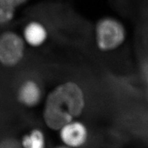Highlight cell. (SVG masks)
<instances>
[{"instance_id": "6da1fadb", "label": "cell", "mask_w": 148, "mask_h": 148, "mask_svg": "<svg viewBox=\"0 0 148 148\" xmlns=\"http://www.w3.org/2000/svg\"><path fill=\"white\" fill-rule=\"evenodd\" d=\"M85 107L82 88L73 82L61 83L50 91L45 100L43 116L49 129L59 131L82 114Z\"/></svg>"}, {"instance_id": "7a4b0ae2", "label": "cell", "mask_w": 148, "mask_h": 148, "mask_svg": "<svg viewBox=\"0 0 148 148\" xmlns=\"http://www.w3.org/2000/svg\"><path fill=\"white\" fill-rule=\"evenodd\" d=\"M94 37L98 49L103 53H109L123 45L127 38V30L117 18L106 16L96 22Z\"/></svg>"}, {"instance_id": "3957f363", "label": "cell", "mask_w": 148, "mask_h": 148, "mask_svg": "<svg viewBox=\"0 0 148 148\" xmlns=\"http://www.w3.org/2000/svg\"><path fill=\"white\" fill-rule=\"evenodd\" d=\"M26 43L22 35L6 30L0 36V62L8 68L17 66L25 55Z\"/></svg>"}, {"instance_id": "277c9868", "label": "cell", "mask_w": 148, "mask_h": 148, "mask_svg": "<svg viewBox=\"0 0 148 148\" xmlns=\"http://www.w3.org/2000/svg\"><path fill=\"white\" fill-rule=\"evenodd\" d=\"M58 132L62 144L71 148H80L85 146L89 138L86 125L77 119L65 125Z\"/></svg>"}, {"instance_id": "5b68a950", "label": "cell", "mask_w": 148, "mask_h": 148, "mask_svg": "<svg viewBox=\"0 0 148 148\" xmlns=\"http://www.w3.org/2000/svg\"><path fill=\"white\" fill-rule=\"evenodd\" d=\"M43 92L39 83L34 79L23 82L17 91V100L22 106L32 108L38 105L42 99Z\"/></svg>"}, {"instance_id": "8992f818", "label": "cell", "mask_w": 148, "mask_h": 148, "mask_svg": "<svg viewBox=\"0 0 148 148\" xmlns=\"http://www.w3.org/2000/svg\"><path fill=\"white\" fill-rule=\"evenodd\" d=\"M22 36L27 46L37 48L44 45L49 36L48 29L40 21L33 20L26 24Z\"/></svg>"}, {"instance_id": "52a82bcc", "label": "cell", "mask_w": 148, "mask_h": 148, "mask_svg": "<svg viewBox=\"0 0 148 148\" xmlns=\"http://www.w3.org/2000/svg\"><path fill=\"white\" fill-rule=\"evenodd\" d=\"M29 0H0V24L6 25L16 17L17 9L25 5Z\"/></svg>"}, {"instance_id": "ba28073f", "label": "cell", "mask_w": 148, "mask_h": 148, "mask_svg": "<svg viewBox=\"0 0 148 148\" xmlns=\"http://www.w3.org/2000/svg\"><path fill=\"white\" fill-rule=\"evenodd\" d=\"M22 148H46V138L42 130L34 128L25 133L21 139Z\"/></svg>"}, {"instance_id": "9c48e42d", "label": "cell", "mask_w": 148, "mask_h": 148, "mask_svg": "<svg viewBox=\"0 0 148 148\" xmlns=\"http://www.w3.org/2000/svg\"><path fill=\"white\" fill-rule=\"evenodd\" d=\"M54 148H71V147H69L68 146H66L65 145H61V146H57V147H55Z\"/></svg>"}]
</instances>
